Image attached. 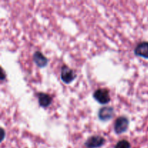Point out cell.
Segmentation results:
<instances>
[{
	"label": "cell",
	"mask_w": 148,
	"mask_h": 148,
	"mask_svg": "<svg viewBox=\"0 0 148 148\" xmlns=\"http://www.w3.org/2000/svg\"><path fill=\"white\" fill-rule=\"evenodd\" d=\"M93 98L101 104H107L111 101L109 91L105 88H100L95 91Z\"/></svg>",
	"instance_id": "6da1fadb"
},
{
	"label": "cell",
	"mask_w": 148,
	"mask_h": 148,
	"mask_svg": "<svg viewBox=\"0 0 148 148\" xmlns=\"http://www.w3.org/2000/svg\"><path fill=\"white\" fill-rule=\"evenodd\" d=\"M129 127V119L125 116L119 117L114 124V131L116 134H120L125 132Z\"/></svg>",
	"instance_id": "7a4b0ae2"
},
{
	"label": "cell",
	"mask_w": 148,
	"mask_h": 148,
	"mask_svg": "<svg viewBox=\"0 0 148 148\" xmlns=\"http://www.w3.org/2000/svg\"><path fill=\"white\" fill-rule=\"evenodd\" d=\"M76 77L75 72L66 65H64L62 67L61 72V78L64 83L69 84L74 80Z\"/></svg>",
	"instance_id": "3957f363"
},
{
	"label": "cell",
	"mask_w": 148,
	"mask_h": 148,
	"mask_svg": "<svg viewBox=\"0 0 148 148\" xmlns=\"http://www.w3.org/2000/svg\"><path fill=\"white\" fill-rule=\"evenodd\" d=\"M105 143V139L101 136H92L90 137L85 145L88 148H98L103 145Z\"/></svg>",
	"instance_id": "277c9868"
},
{
	"label": "cell",
	"mask_w": 148,
	"mask_h": 148,
	"mask_svg": "<svg viewBox=\"0 0 148 148\" xmlns=\"http://www.w3.org/2000/svg\"><path fill=\"white\" fill-rule=\"evenodd\" d=\"M114 115V109L113 107L106 106L100 109L98 112V117L103 121H107L111 119Z\"/></svg>",
	"instance_id": "5b68a950"
},
{
	"label": "cell",
	"mask_w": 148,
	"mask_h": 148,
	"mask_svg": "<svg viewBox=\"0 0 148 148\" xmlns=\"http://www.w3.org/2000/svg\"><path fill=\"white\" fill-rule=\"evenodd\" d=\"M134 53L137 56L148 59V42H142L134 49Z\"/></svg>",
	"instance_id": "8992f818"
},
{
	"label": "cell",
	"mask_w": 148,
	"mask_h": 148,
	"mask_svg": "<svg viewBox=\"0 0 148 148\" xmlns=\"http://www.w3.org/2000/svg\"><path fill=\"white\" fill-rule=\"evenodd\" d=\"M33 61L38 67L43 68L48 64V59L41 52L36 51L33 54Z\"/></svg>",
	"instance_id": "52a82bcc"
},
{
	"label": "cell",
	"mask_w": 148,
	"mask_h": 148,
	"mask_svg": "<svg viewBox=\"0 0 148 148\" xmlns=\"http://www.w3.org/2000/svg\"><path fill=\"white\" fill-rule=\"evenodd\" d=\"M38 103L40 106L46 108L51 103L52 98L48 94L40 92L38 94Z\"/></svg>",
	"instance_id": "ba28073f"
},
{
	"label": "cell",
	"mask_w": 148,
	"mask_h": 148,
	"mask_svg": "<svg viewBox=\"0 0 148 148\" xmlns=\"http://www.w3.org/2000/svg\"><path fill=\"white\" fill-rule=\"evenodd\" d=\"M114 148H131V145L127 140H121L116 145Z\"/></svg>",
	"instance_id": "9c48e42d"
}]
</instances>
